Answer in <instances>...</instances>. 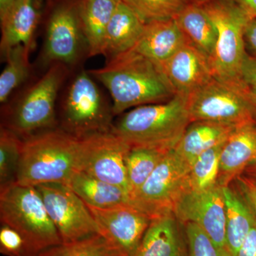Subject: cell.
Instances as JSON below:
<instances>
[{
  "label": "cell",
  "mask_w": 256,
  "mask_h": 256,
  "mask_svg": "<svg viewBox=\"0 0 256 256\" xmlns=\"http://www.w3.org/2000/svg\"><path fill=\"white\" fill-rule=\"evenodd\" d=\"M248 98L250 99V102H252V105L256 108V89L249 88L248 90Z\"/></svg>",
  "instance_id": "ab89813d"
},
{
  "label": "cell",
  "mask_w": 256,
  "mask_h": 256,
  "mask_svg": "<svg viewBox=\"0 0 256 256\" xmlns=\"http://www.w3.org/2000/svg\"><path fill=\"white\" fill-rule=\"evenodd\" d=\"M112 106L92 80L82 70L67 89L60 114V129L79 139L112 131Z\"/></svg>",
  "instance_id": "8992f818"
},
{
  "label": "cell",
  "mask_w": 256,
  "mask_h": 256,
  "mask_svg": "<svg viewBox=\"0 0 256 256\" xmlns=\"http://www.w3.org/2000/svg\"><path fill=\"white\" fill-rule=\"evenodd\" d=\"M226 206V244L228 252L236 256L252 229L256 216L235 188L222 186Z\"/></svg>",
  "instance_id": "cb8c5ba5"
},
{
  "label": "cell",
  "mask_w": 256,
  "mask_h": 256,
  "mask_svg": "<svg viewBox=\"0 0 256 256\" xmlns=\"http://www.w3.org/2000/svg\"><path fill=\"white\" fill-rule=\"evenodd\" d=\"M38 256H122L110 242L100 234L76 242H62Z\"/></svg>",
  "instance_id": "83f0119b"
},
{
  "label": "cell",
  "mask_w": 256,
  "mask_h": 256,
  "mask_svg": "<svg viewBox=\"0 0 256 256\" xmlns=\"http://www.w3.org/2000/svg\"><path fill=\"white\" fill-rule=\"evenodd\" d=\"M190 122L188 96L176 94L166 102L134 108L114 124L112 132L131 146L171 150Z\"/></svg>",
  "instance_id": "7a4b0ae2"
},
{
  "label": "cell",
  "mask_w": 256,
  "mask_h": 256,
  "mask_svg": "<svg viewBox=\"0 0 256 256\" xmlns=\"http://www.w3.org/2000/svg\"><path fill=\"white\" fill-rule=\"evenodd\" d=\"M250 20L256 18V0H234Z\"/></svg>",
  "instance_id": "74e56055"
},
{
  "label": "cell",
  "mask_w": 256,
  "mask_h": 256,
  "mask_svg": "<svg viewBox=\"0 0 256 256\" xmlns=\"http://www.w3.org/2000/svg\"><path fill=\"white\" fill-rule=\"evenodd\" d=\"M180 224L174 214L152 218L132 256H188Z\"/></svg>",
  "instance_id": "e0dca14e"
},
{
  "label": "cell",
  "mask_w": 256,
  "mask_h": 256,
  "mask_svg": "<svg viewBox=\"0 0 256 256\" xmlns=\"http://www.w3.org/2000/svg\"><path fill=\"white\" fill-rule=\"evenodd\" d=\"M82 44L86 45L78 8L60 6L52 13L48 21L42 63L72 65L78 60Z\"/></svg>",
  "instance_id": "5bb4252c"
},
{
  "label": "cell",
  "mask_w": 256,
  "mask_h": 256,
  "mask_svg": "<svg viewBox=\"0 0 256 256\" xmlns=\"http://www.w3.org/2000/svg\"><path fill=\"white\" fill-rule=\"evenodd\" d=\"M131 146L124 139L109 132L80 139L77 170L129 192L126 158Z\"/></svg>",
  "instance_id": "8fae6325"
},
{
  "label": "cell",
  "mask_w": 256,
  "mask_h": 256,
  "mask_svg": "<svg viewBox=\"0 0 256 256\" xmlns=\"http://www.w3.org/2000/svg\"><path fill=\"white\" fill-rule=\"evenodd\" d=\"M247 172L256 176V166H255V168H252V170H248V171H247Z\"/></svg>",
  "instance_id": "b9f144b4"
},
{
  "label": "cell",
  "mask_w": 256,
  "mask_h": 256,
  "mask_svg": "<svg viewBox=\"0 0 256 256\" xmlns=\"http://www.w3.org/2000/svg\"><path fill=\"white\" fill-rule=\"evenodd\" d=\"M0 220L21 234L37 256L62 242L36 186L13 182L0 188Z\"/></svg>",
  "instance_id": "277c9868"
},
{
  "label": "cell",
  "mask_w": 256,
  "mask_h": 256,
  "mask_svg": "<svg viewBox=\"0 0 256 256\" xmlns=\"http://www.w3.org/2000/svg\"><path fill=\"white\" fill-rule=\"evenodd\" d=\"M174 20L186 42L206 56L210 62L216 44L217 31L202 5L190 3Z\"/></svg>",
  "instance_id": "d4e9b609"
},
{
  "label": "cell",
  "mask_w": 256,
  "mask_h": 256,
  "mask_svg": "<svg viewBox=\"0 0 256 256\" xmlns=\"http://www.w3.org/2000/svg\"><path fill=\"white\" fill-rule=\"evenodd\" d=\"M146 23L172 20L193 0H122Z\"/></svg>",
  "instance_id": "4dcf8cb0"
},
{
  "label": "cell",
  "mask_w": 256,
  "mask_h": 256,
  "mask_svg": "<svg viewBox=\"0 0 256 256\" xmlns=\"http://www.w3.org/2000/svg\"><path fill=\"white\" fill-rule=\"evenodd\" d=\"M236 127L207 121L188 124L174 150L191 168L200 154L228 139Z\"/></svg>",
  "instance_id": "603a6c76"
},
{
  "label": "cell",
  "mask_w": 256,
  "mask_h": 256,
  "mask_svg": "<svg viewBox=\"0 0 256 256\" xmlns=\"http://www.w3.org/2000/svg\"><path fill=\"white\" fill-rule=\"evenodd\" d=\"M194 2L198 4H203L204 3L212 1V0H193Z\"/></svg>",
  "instance_id": "60d3db41"
},
{
  "label": "cell",
  "mask_w": 256,
  "mask_h": 256,
  "mask_svg": "<svg viewBox=\"0 0 256 256\" xmlns=\"http://www.w3.org/2000/svg\"><path fill=\"white\" fill-rule=\"evenodd\" d=\"M190 170L174 148L170 150L146 182L131 195V204L151 220L174 214L178 198L190 188Z\"/></svg>",
  "instance_id": "9c48e42d"
},
{
  "label": "cell",
  "mask_w": 256,
  "mask_h": 256,
  "mask_svg": "<svg viewBox=\"0 0 256 256\" xmlns=\"http://www.w3.org/2000/svg\"><path fill=\"white\" fill-rule=\"evenodd\" d=\"M34 0H16L1 18V50L4 56L10 48L24 45L31 50L33 36L38 21Z\"/></svg>",
  "instance_id": "ffe728a7"
},
{
  "label": "cell",
  "mask_w": 256,
  "mask_h": 256,
  "mask_svg": "<svg viewBox=\"0 0 256 256\" xmlns=\"http://www.w3.org/2000/svg\"><path fill=\"white\" fill-rule=\"evenodd\" d=\"M120 0H82L78 8L88 55H102L108 25Z\"/></svg>",
  "instance_id": "7402d4cb"
},
{
  "label": "cell",
  "mask_w": 256,
  "mask_h": 256,
  "mask_svg": "<svg viewBox=\"0 0 256 256\" xmlns=\"http://www.w3.org/2000/svg\"><path fill=\"white\" fill-rule=\"evenodd\" d=\"M80 139L58 129L48 130L23 139L15 182L36 186L68 183L77 170Z\"/></svg>",
  "instance_id": "3957f363"
},
{
  "label": "cell",
  "mask_w": 256,
  "mask_h": 256,
  "mask_svg": "<svg viewBox=\"0 0 256 256\" xmlns=\"http://www.w3.org/2000/svg\"><path fill=\"white\" fill-rule=\"evenodd\" d=\"M226 141L204 152L194 162L190 172V188L204 190L218 184L220 153Z\"/></svg>",
  "instance_id": "f1b7e54d"
},
{
  "label": "cell",
  "mask_w": 256,
  "mask_h": 256,
  "mask_svg": "<svg viewBox=\"0 0 256 256\" xmlns=\"http://www.w3.org/2000/svg\"><path fill=\"white\" fill-rule=\"evenodd\" d=\"M88 73L110 92L114 116L132 108L166 102L176 95L161 66L132 50Z\"/></svg>",
  "instance_id": "6da1fadb"
},
{
  "label": "cell",
  "mask_w": 256,
  "mask_h": 256,
  "mask_svg": "<svg viewBox=\"0 0 256 256\" xmlns=\"http://www.w3.org/2000/svg\"><path fill=\"white\" fill-rule=\"evenodd\" d=\"M202 5L217 31L210 60L214 78L234 86L248 88L242 79L246 54L244 30L250 18L234 0H212Z\"/></svg>",
  "instance_id": "5b68a950"
},
{
  "label": "cell",
  "mask_w": 256,
  "mask_h": 256,
  "mask_svg": "<svg viewBox=\"0 0 256 256\" xmlns=\"http://www.w3.org/2000/svg\"><path fill=\"white\" fill-rule=\"evenodd\" d=\"M36 188L62 242L100 234L86 204L66 184H43Z\"/></svg>",
  "instance_id": "30bf717a"
},
{
  "label": "cell",
  "mask_w": 256,
  "mask_h": 256,
  "mask_svg": "<svg viewBox=\"0 0 256 256\" xmlns=\"http://www.w3.org/2000/svg\"><path fill=\"white\" fill-rule=\"evenodd\" d=\"M23 139L8 128L0 130V188L15 182Z\"/></svg>",
  "instance_id": "f546056e"
},
{
  "label": "cell",
  "mask_w": 256,
  "mask_h": 256,
  "mask_svg": "<svg viewBox=\"0 0 256 256\" xmlns=\"http://www.w3.org/2000/svg\"><path fill=\"white\" fill-rule=\"evenodd\" d=\"M88 206L98 226L100 235L122 256H132L150 224V217L131 204L108 208Z\"/></svg>",
  "instance_id": "4fadbf2b"
},
{
  "label": "cell",
  "mask_w": 256,
  "mask_h": 256,
  "mask_svg": "<svg viewBox=\"0 0 256 256\" xmlns=\"http://www.w3.org/2000/svg\"><path fill=\"white\" fill-rule=\"evenodd\" d=\"M174 214L182 224H197L218 247L228 250L226 244L225 201L220 185L204 190L188 188L176 202Z\"/></svg>",
  "instance_id": "7c38bea8"
},
{
  "label": "cell",
  "mask_w": 256,
  "mask_h": 256,
  "mask_svg": "<svg viewBox=\"0 0 256 256\" xmlns=\"http://www.w3.org/2000/svg\"><path fill=\"white\" fill-rule=\"evenodd\" d=\"M161 68L176 94L190 96L214 78L210 58L188 42Z\"/></svg>",
  "instance_id": "9a60e30c"
},
{
  "label": "cell",
  "mask_w": 256,
  "mask_h": 256,
  "mask_svg": "<svg viewBox=\"0 0 256 256\" xmlns=\"http://www.w3.org/2000/svg\"><path fill=\"white\" fill-rule=\"evenodd\" d=\"M244 42L246 50H248L249 55L256 58V18L248 21L244 30Z\"/></svg>",
  "instance_id": "d590c367"
},
{
  "label": "cell",
  "mask_w": 256,
  "mask_h": 256,
  "mask_svg": "<svg viewBox=\"0 0 256 256\" xmlns=\"http://www.w3.org/2000/svg\"><path fill=\"white\" fill-rule=\"evenodd\" d=\"M16 0H0V20L5 16Z\"/></svg>",
  "instance_id": "f35d334b"
},
{
  "label": "cell",
  "mask_w": 256,
  "mask_h": 256,
  "mask_svg": "<svg viewBox=\"0 0 256 256\" xmlns=\"http://www.w3.org/2000/svg\"><path fill=\"white\" fill-rule=\"evenodd\" d=\"M236 256H256V218Z\"/></svg>",
  "instance_id": "8d00e7d4"
},
{
  "label": "cell",
  "mask_w": 256,
  "mask_h": 256,
  "mask_svg": "<svg viewBox=\"0 0 256 256\" xmlns=\"http://www.w3.org/2000/svg\"><path fill=\"white\" fill-rule=\"evenodd\" d=\"M66 184L88 206L108 208L131 204L130 195L126 188L80 170L74 172Z\"/></svg>",
  "instance_id": "44dd1931"
},
{
  "label": "cell",
  "mask_w": 256,
  "mask_h": 256,
  "mask_svg": "<svg viewBox=\"0 0 256 256\" xmlns=\"http://www.w3.org/2000/svg\"><path fill=\"white\" fill-rule=\"evenodd\" d=\"M66 73L64 64H52L46 73L8 110L2 126L22 139L55 129L57 124L56 102Z\"/></svg>",
  "instance_id": "52a82bcc"
},
{
  "label": "cell",
  "mask_w": 256,
  "mask_h": 256,
  "mask_svg": "<svg viewBox=\"0 0 256 256\" xmlns=\"http://www.w3.org/2000/svg\"><path fill=\"white\" fill-rule=\"evenodd\" d=\"M242 79L249 88L256 89V58L246 54L242 66Z\"/></svg>",
  "instance_id": "e575fe53"
},
{
  "label": "cell",
  "mask_w": 256,
  "mask_h": 256,
  "mask_svg": "<svg viewBox=\"0 0 256 256\" xmlns=\"http://www.w3.org/2000/svg\"><path fill=\"white\" fill-rule=\"evenodd\" d=\"M256 166V124L239 126L226 141L220 156L217 184L228 186L236 178Z\"/></svg>",
  "instance_id": "2e32d148"
},
{
  "label": "cell",
  "mask_w": 256,
  "mask_h": 256,
  "mask_svg": "<svg viewBox=\"0 0 256 256\" xmlns=\"http://www.w3.org/2000/svg\"><path fill=\"white\" fill-rule=\"evenodd\" d=\"M235 188L242 195L256 218V176L242 174L234 180Z\"/></svg>",
  "instance_id": "836d02e7"
},
{
  "label": "cell",
  "mask_w": 256,
  "mask_h": 256,
  "mask_svg": "<svg viewBox=\"0 0 256 256\" xmlns=\"http://www.w3.org/2000/svg\"><path fill=\"white\" fill-rule=\"evenodd\" d=\"M0 252L6 256H38L21 234L4 224L0 227Z\"/></svg>",
  "instance_id": "d6a6232c"
},
{
  "label": "cell",
  "mask_w": 256,
  "mask_h": 256,
  "mask_svg": "<svg viewBox=\"0 0 256 256\" xmlns=\"http://www.w3.org/2000/svg\"><path fill=\"white\" fill-rule=\"evenodd\" d=\"M170 150L158 146H131L126 158L130 196L142 186Z\"/></svg>",
  "instance_id": "484cf974"
},
{
  "label": "cell",
  "mask_w": 256,
  "mask_h": 256,
  "mask_svg": "<svg viewBox=\"0 0 256 256\" xmlns=\"http://www.w3.org/2000/svg\"><path fill=\"white\" fill-rule=\"evenodd\" d=\"M186 42L174 18L146 24L138 43L132 48L161 66Z\"/></svg>",
  "instance_id": "ac0fdd59"
},
{
  "label": "cell",
  "mask_w": 256,
  "mask_h": 256,
  "mask_svg": "<svg viewBox=\"0 0 256 256\" xmlns=\"http://www.w3.org/2000/svg\"><path fill=\"white\" fill-rule=\"evenodd\" d=\"M146 24L130 6L120 0L108 25L102 55L108 60L132 50L140 38Z\"/></svg>",
  "instance_id": "d6986e66"
},
{
  "label": "cell",
  "mask_w": 256,
  "mask_h": 256,
  "mask_svg": "<svg viewBox=\"0 0 256 256\" xmlns=\"http://www.w3.org/2000/svg\"><path fill=\"white\" fill-rule=\"evenodd\" d=\"M30 48L18 45L5 54L6 64L0 76V102L4 104L12 92L23 84L30 76Z\"/></svg>",
  "instance_id": "4316f807"
},
{
  "label": "cell",
  "mask_w": 256,
  "mask_h": 256,
  "mask_svg": "<svg viewBox=\"0 0 256 256\" xmlns=\"http://www.w3.org/2000/svg\"><path fill=\"white\" fill-rule=\"evenodd\" d=\"M188 256H232L228 250L220 248L197 224H182Z\"/></svg>",
  "instance_id": "1f68e13d"
},
{
  "label": "cell",
  "mask_w": 256,
  "mask_h": 256,
  "mask_svg": "<svg viewBox=\"0 0 256 256\" xmlns=\"http://www.w3.org/2000/svg\"><path fill=\"white\" fill-rule=\"evenodd\" d=\"M248 90L214 78L188 96L191 122L207 121L236 128L256 124V108Z\"/></svg>",
  "instance_id": "ba28073f"
}]
</instances>
